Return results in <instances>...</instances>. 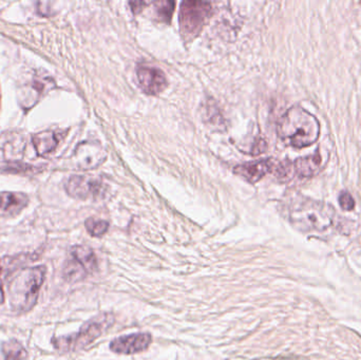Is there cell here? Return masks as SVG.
<instances>
[{
    "label": "cell",
    "mask_w": 361,
    "mask_h": 360,
    "mask_svg": "<svg viewBox=\"0 0 361 360\" xmlns=\"http://www.w3.org/2000/svg\"><path fill=\"white\" fill-rule=\"evenodd\" d=\"M277 132L286 145L300 149L318 141L320 124L313 114L299 106H295L280 118Z\"/></svg>",
    "instance_id": "1"
},
{
    "label": "cell",
    "mask_w": 361,
    "mask_h": 360,
    "mask_svg": "<svg viewBox=\"0 0 361 360\" xmlns=\"http://www.w3.org/2000/svg\"><path fill=\"white\" fill-rule=\"evenodd\" d=\"M290 223L305 232H324L332 228L335 211L330 205L310 199L295 201L288 209Z\"/></svg>",
    "instance_id": "2"
},
{
    "label": "cell",
    "mask_w": 361,
    "mask_h": 360,
    "mask_svg": "<svg viewBox=\"0 0 361 360\" xmlns=\"http://www.w3.org/2000/svg\"><path fill=\"white\" fill-rule=\"evenodd\" d=\"M44 278L46 268L42 266L27 268L17 273L8 287V299L13 310L19 313L32 310L37 302Z\"/></svg>",
    "instance_id": "3"
},
{
    "label": "cell",
    "mask_w": 361,
    "mask_h": 360,
    "mask_svg": "<svg viewBox=\"0 0 361 360\" xmlns=\"http://www.w3.org/2000/svg\"><path fill=\"white\" fill-rule=\"evenodd\" d=\"M114 323L111 314H102L85 323L78 333L73 335L63 336L53 340L52 344L61 352H74L92 344L101 337Z\"/></svg>",
    "instance_id": "4"
},
{
    "label": "cell",
    "mask_w": 361,
    "mask_h": 360,
    "mask_svg": "<svg viewBox=\"0 0 361 360\" xmlns=\"http://www.w3.org/2000/svg\"><path fill=\"white\" fill-rule=\"evenodd\" d=\"M97 271L94 252L85 245H75L70 249L69 258L63 266V278L69 283L82 280Z\"/></svg>",
    "instance_id": "5"
},
{
    "label": "cell",
    "mask_w": 361,
    "mask_h": 360,
    "mask_svg": "<svg viewBox=\"0 0 361 360\" xmlns=\"http://www.w3.org/2000/svg\"><path fill=\"white\" fill-rule=\"evenodd\" d=\"M212 4L205 1H183L180 10V27L185 39L199 35L212 14Z\"/></svg>",
    "instance_id": "6"
},
{
    "label": "cell",
    "mask_w": 361,
    "mask_h": 360,
    "mask_svg": "<svg viewBox=\"0 0 361 360\" xmlns=\"http://www.w3.org/2000/svg\"><path fill=\"white\" fill-rule=\"evenodd\" d=\"M53 88H55V82L50 76L44 75L42 73L34 74L31 80L25 82L21 91L23 97L20 101L23 108H31Z\"/></svg>",
    "instance_id": "7"
},
{
    "label": "cell",
    "mask_w": 361,
    "mask_h": 360,
    "mask_svg": "<svg viewBox=\"0 0 361 360\" xmlns=\"http://www.w3.org/2000/svg\"><path fill=\"white\" fill-rule=\"evenodd\" d=\"M103 184L94 178L73 175L66 184V192L69 196L80 200L95 199L101 196Z\"/></svg>",
    "instance_id": "8"
},
{
    "label": "cell",
    "mask_w": 361,
    "mask_h": 360,
    "mask_svg": "<svg viewBox=\"0 0 361 360\" xmlns=\"http://www.w3.org/2000/svg\"><path fill=\"white\" fill-rule=\"evenodd\" d=\"M152 337L148 333H135L121 336L110 342V350L116 354H137L149 348Z\"/></svg>",
    "instance_id": "9"
},
{
    "label": "cell",
    "mask_w": 361,
    "mask_h": 360,
    "mask_svg": "<svg viewBox=\"0 0 361 360\" xmlns=\"http://www.w3.org/2000/svg\"><path fill=\"white\" fill-rule=\"evenodd\" d=\"M137 76L140 87L146 94H160L167 87L166 76L158 68L140 66L137 69Z\"/></svg>",
    "instance_id": "10"
},
{
    "label": "cell",
    "mask_w": 361,
    "mask_h": 360,
    "mask_svg": "<svg viewBox=\"0 0 361 360\" xmlns=\"http://www.w3.org/2000/svg\"><path fill=\"white\" fill-rule=\"evenodd\" d=\"M106 158V151L101 145L95 143H82L74 151V164L78 168L86 170L101 165Z\"/></svg>",
    "instance_id": "11"
},
{
    "label": "cell",
    "mask_w": 361,
    "mask_h": 360,
    "mask_svg": "<svg viewBox=\"0 0 361 360\" xmlns=\"http://www.w3.org/2000/svg\"><path fill=\"white\" fill-rule=\"evenodd\" d=\"M276 163L273 160H260L235 167V173L250 183L260 181L267 173H273Z\"/></svg>",
    "instance_id": "12"
},
{
    "label": "cell",
    "mask_w": 361,
    "mask_h": 360,
    "mask_svg": "<svg viewBox=\"0 0 361 360\" xmlns=\"http://www.w3.org/2000/svg\"><path fill=\"white\" fill-rule=\"evenodd\" d=\"M29 203L27 194L21 192H0V217H10L20 213Z\"/></svg>",
    "instance_id": "13"
},
{
    "label": "cell",
    "mask_w": 361,
    "mask_h": 360,
    "mask_svg": "<svg viewBox=\"0 0 361 360\" xmlns=\"http://www.w3.org/2000/svg\"><path fill=\"white\" fill-rule=\"evenodd\" d=\"M63 133L55 130H44L32 137L34 148L39 156H48L59 146Z\"/></svg>",
    "instance_id": "14"
},
{
    "label": "cell",
    "mask_w": 361,
    "mask_h": 360,
    "mask_svg": "<svg viewBox=\"0 0 361 360\" xmlns=\"http://www.w3.org/2000/svg\"><path fill=\"white\" fill-rule=\"evenodd\" d=\"M322 164H324V160H322L320 150H318L313 156H305L295 161V173L301 178H312L319 173Z\"/></svg>",
    "instance_id": "15"
},
{
    "label": "cell",
    "mask_w": 361,
    "mask_h": 360,
    "mask_svg": "<svg viewBox=\"0 0 361 360\" xmlns=\"http://www.w3.org/2000/svg\"><path fill=\"white\" fill-rule=\"evenodd\" d=\"M2 360H25L27 351L17 340H8L4 342L1 346Z\"/></svg>",
    "instance_id": "16"
},
{
    "label": "cell",
    "mask_w": 361,
    "mask_h": 360,
    "mask_svg": "<svg viewBox=\"0 0 361 360\" xmlns=\"http://www.w3.org/2000/svg\"><path fill=\"white\" fill-rule=\"evenodd\" d=\"M156 8V17L158 20L163 23H169L173 16V10H175V1H157L154 2Z\"/></svg>",
    "instance_id": "17"
},
{
    "label": "cell",
    "mask_w": 361,
    "mask_h": 360,
    "mask_svg": "<svg viewBox=\"0 0 361 360\" xmlns=\"http://www.w3.org/2000/svg\"><path fill=\"white\" fill-rule=\"evenodd\" d=\"M86 230L92 237H102L108 232L109 223L105 220L94 219V218H89L85 222Z\"/></svg>",
    "instance_id": "18"
},
{
    "label": "cell",
    "mask_w": 361,
    "mask_h": 360,
    "mask_svg": "<svg viewBox=\"0 0 361 360\" xmlns=\"http://www.w3.org/2000/svg\"><path fill=\"white\" fill-rule=\"evenodd\" d=\"M294 173V164L288 160L276 164L273 171L274 175H275L278 179L281 180V181H288V179H290V177H292Z\"/></svg>",
    "instance_id": "19"
},
{
    "label": "cell",
    "mask_w": 361,
    "mask_h": 360,
    "mask_svg": "<svg viewBox=\"0 0 361 360\" xmlns=\"http://www.w3.org/2000/svg\"><path fill=\"white\" fill-rule=\"evenodd\" d=\"M339 205L343 211H351L355 209V201L350 192H343L339 196Z\"/></svg>",
    "instance_id": "20"
},
{
    "label": "cell",
    "mask_w": 361,
    "mask_h": 360,
    "mask_svg": "<svg viewBox=\"0 0 361 360\" xmlns=\"http://www.w3.org/2000/svg\"><path fill=\"white\" fill-rule=\"evenodd\" d=\"M4 285H2V272L0 270V304H4Z\"/></svg>",
    "instance_id": "21"
},
{
    "label": "cell",
    "mask_w": 361,
    "mask_h": 360,
    "mask_svg": "<svg viewBox=\"0 0 361 360\" xmlns=\"http://www.w3.org/2000/svg\"><path fill=\"white\" fill-rule=\"evenodd\" d=\"M0 99H1V93H0Z\"/></svg>",
    "instance_id": "22"
}]
</instances>
